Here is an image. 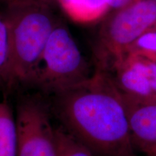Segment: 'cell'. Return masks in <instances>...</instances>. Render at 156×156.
<instances>
[{
	"label": "cell",
	"instance_id": "5bb4252c",
	"mask_svg": "<svg viewBox=\"0 0 156 156\" xmlns=\"http://www.w3.org/2000/svg\"><path fill=\"white\" fill-rule=\"evenodd\" d=\"M141 153L144 156H156V145L147 148Z\"/></svg>",
	"mask_w": 156,
	"mask_h": 156
},
{
	"label": "cell",
	"instance_id": "5b68a950",
	"mask_svg": "<svg viewBox=\"0 0 156 156\" xmlns=\"http://www.w3.org/2000/svg\"><path fill=\"white\" fill-rule=\"evenodd\" d=\"M51 114L49 101L41 95L20 100L15 118L17 156H56V128Z\"/></svg>",
	"mask_w": 156,
	"mask_h": 156
},
{
	"label": "cell",
	"instance_id": "2e32d148",
	"mask_svg": "<svg viewBox=\"0 0 156 156\" xmlns=\"http://www.w3.org/2000/svg\"><path fill=\"white\" fill-rule=\"evenodd\" d=\"M0 1H2V2H4V1H5V0H0Z\"/></svg>",
	"mask_w": 156,
	"mask_h": 156
},
{
	"label": "cell",
	"instance_id": "e0dca14e",
	"mask_svg": "<svg viewBox=\"0 0 156 156\" xmlns=\"http://www.w3.org/2000/svg\"><path fill=\"white\" fill-rule=\"evenodd\" d=\"M153 1H155V2H156V0H153Z\"/></svg>",
	"mask_w": 156,
	"mask_h": 156
},
{
	"label": "cell",
	"instance_id": "8992f818",
	"mask_svg": "<svg viewBox=\"0 0 156 156\" xmlns=\"http://www.w3.org/2000/svg\"><path fill=\"white\" fill-rule=\"evenodd\" d=\"M124 96L136 101H156V63L127 53L103 71Z\"/></svg>",
	"mask_w": 156,
	"mask_h": 156
},
{
	"label": "cell",
	"instance_id": "9a60e30c",
	"mask_svg": "<svg viewBox=\"0 0 156 156\" xmlns=\"http://www.w3.org/2000/svg\"><path fill=\"white\" fill-rule=\"evenodd\" d=\"M7 1H10V0H5V1H4V2H7ZM15 1H24V0H15ZM44 1L50 2H54V0H44Z\"/></svg>",
	"mask_w": 156,
	"mask_h": 156
},
{
	"label": "cell",
	"instance_id": "7c38bea8",
	"mask_svg": "<svg viewBox=\"0 0 156 156\" xmlns=\"http://www.w3.org/2000/svg\"><path fill=\"white\" fill-rule=\"evenodd\" d=\"M128 53L144 56L156 63V30L149 31L140 37Z\"/></svg>",
	"mask_w": 156,
	"mask_h": 156
},
{
	"label": "cell",
	"instance_id": "277c9868",
	"mask_svg": "<svg viewBox=\"0 0 156 156\" xmlns=\"http://www.w3.org/2000/svg\"><path fill=\"white\" fill-rule=\"evenodd\" d=\"M93 73L69 29L58 21L30 87L51 96L86 81Z\"/></svg>",
	"mask_w": 156,
	"mask_h": 156
},
{
	"label": "cell",
	"instance_id": "8fae6325",
	"mask_svg": "<svg viewBox=\"0 0 156 156\" xmlns=\"http://www.w3.org/2000/svg\"><path fill=\"white\" fill-rule=\"evenodd\" d=\"M56 156H93L61 126L56 128Z\"/></svg>",
	"mask_w": 156,
	"mask_h": 156
},
{
	"label": "cell",
	"instance_id": "52a82bcc",
	"mask_svg": "<svg viewBox=\"0 0 156 156\" xmlns=\"http://www.w3.org/2000/svg\"><path fill=\"white\" fill-rule=\"evenodd\" d=\"M132 144L137 153L156 145V101H136L122 95Z\"/></svg>",
	"mask_w": 156,
	"mask_h": 156
},
{
	"label": "cell",
	"instance_id": "30bf717a",
	"mask_svg": "<svg viewBox=\"0 0 156 156\" xmlns=\"http://www.w3.org/2000/svg\"><path fill=\"white\" fill-rule=\"evenodd\" d=\"M0 156H17L15 119L6 100L0 101Z\"/></svg>",
	"mask_w": 156,
	"mask_h": 156
},
{
	"label": "cell",
	"instance_id": "9c48e42d",
	"mask_svg": "<svg viewBox=\"0 0 156 156\" xmlns=\"http://www.w3.org/2000/svg\"><path fill=\"white\" fill-rule=\"evenodd\" d=\"M16 87L9 48L8 29L3 13L0 12V90L8 93Z\"/></svg>",
	"mask_w": 156,
	"mask_h": 156
},
{
	"label": "cell",
	"instance_id": "ba28073f",
	"mask_svg": "<svg viewBox=\"0 0 156 156\" xmlns=\"http://www.w3.org/2000/svg\"><path fill=\"white\" fill-rule=\"evenodd\" d=\"M64 12L77 23H88L102 18L110 9L107 0H56Z\"/></svg>",
	"mask_w": 156,
	"mask_h": 156
},
{
	"label": "cell",
	"instance_id": "6da1fadb",
	"mask_svg": "<svg viewBox=\"0 0 156 156\" xmlns=\"http://www.w3.org/2000/svg\"><path fill=\"white\" fill-rule=\"evenodd\" d=\"M51 113L93 156H138L122 95L103 73L51 95Z\"/></svg>",
	"mask_w": 156,
	"mask_h": 156
},
{
	"label": "cell",
	"instance_id": "3957f363",
	"mask_svg": "<svg viewBox=\"0 0 156 156\" xmlns=\"http://www.w3.org/2000/svg\"><path fill=\"white\" fill-rule=\"evenodd\" d=\"M156 30V2L134 0L103 20L93 46V71H103L127 54L136 40Z\"/></svg>",
	"mask_w": 156,
	"mask_h": 156
},
{
	"label": "cell",
	"instance_id": "7a4b0ae2",
	"mask_svg": "<svg viewBox=\"0 0 156 156\" xmlns=\"http://www.w3.org/2000/svg\"><path fill=\"white\" fill-rule=\"evenodd\" d=\"M3 13L17 85L31 86L44 48L58 20L53 2L44 0H10Z\"/></svg>",
	"mask_w": 156,
	"mask_h": 156
},
{
	"label": "cell",
	"instance_id": "4fadbf2b",
	"mask_svg": "<svg viewBox=\"0 0 156 156\" xmlns=\"http://www.w3.org/2000/svg\"><path fill=\"white\" fill-rule=\"evenodd\" d=\"M134 1V0H107L110 8L115 10L126 7Z\"/></svg>",
	"mask_w": 156,
	"mask_h": 156
}]
</instances>
